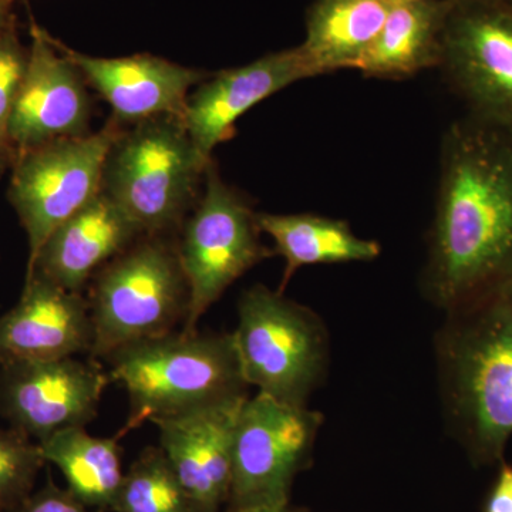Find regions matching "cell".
<instances>
[{"label": "cell", "instance_id": "6da1fadb", "mask_svg": "<svg viewBox=\"0 0 512 512\" xmlns=\"http://www.w3.org/2000/svg\"><path fill=\"white\" fill-rule=\"evenodd\" d=\"M421 293L443 313L512 288V133L466 116L441 144Z\"/></svg>", "mask_w": 512, "mask_h": 512}, {"label": "cell", "instance_id": "7a4b0ae2", "mask_svg": "<svg viewBox=\"0 0 512 512\" xmlns=\"http://www.w3.org/2000/svg\"><path fill=\"white\" fill-rule=\"evenodd\" d=\"M434 357L448 431L477 466L503 463L512 437V288L444 313Z\"/></svg>", "mask_w": 512, "mask_h": 512}, {"label": "cell", "instance_id": "3957f363", "mask_svg": "<svg viewBox=\"0 0 512 512\" xmlns=\"http://www.w3.org/2000/svg\"><path fill=\"white\" fill-rule=\"evenodd\" d=\"M111 382L126 387L130 416L121 436L150 421L173 419L248 397L232 333L171 332L111 353Z\"/></svg>", "mask_w": 512, "mask_h": 512}, {"label": "cell", "instance_id": "277c9868", "mask_svg": "<svg viewBox=\"0 0 512 512\" xmlns=\"http://www.w3.org/2000/svg\"><path fill=\"white\" fill-rule=\"evenodd\" d=\"M212 161L198 153L181 117H156L124 127L109 150L101 191L144 235H171L200 198Z\"/></svg>", "mask_w": 512, "mask_h": 512}, {"label": "cell", "instance_id": "5b68a950", "mask_svg": "<svg viewBox=\"0 0 512 512\" xmlns=\"http://www.w3.org/2000/svg\"><path fill=\"white\" fill-rule=\"evenodd\" d=\"M93 357L107 359L131 343L174 332L187 320L190 286L170 235H146L94 276L87 299Z\"/></svg>", "mask_w": 512, "mask_h": 512}, {"label": "cell", "instance_id": "8992f818", "mask_svg": "<svg viewBox=\"0 0 512 512\" xmlns=\"http://www.w3.org/2000/svg\"><path fill=\"white\" fill-rule=\"evenodd\" d=\"M232 335L249 386L279 402L308 406L329 367V332L318 313L258 284L242 292Z\"/></svg>", "mask_w": 512, "mask_h": 512}, {"label": "cell", "instance_id": "52a82bcc", "mask_svg": "<svg viewBox=\"0 0 512 512\" xmlns=\"http://www.w3.org/2000/svg\"><path fill=\"white\" fill-rule=\"evenodd\" d=\"M204 183L197 204L178 229V256L190 286L185 333L195 332L201 316L237 279L275 255L274 248L262 242L258 212L244 194L222 180L214 161Z\"/></svg>", "mask_w": 512, "mask_h": 512}, {"label": "cell", "instance_id": "ba28073f", "mask_svg": "<svg viewBox=\"0 0 512 512\" xmlns=\"http://www.w3.org/2000/svg\"><path fill=\"white\" fill-rule=\"evenodd\" d=\"M124 127L111 116L97 133L60 138L18 154L10 168L8 198L28 234V262L60 224L99 194L107 154Z\"/></svg>", "mask_w": 512, "mask_h": 512}, {"label": "cell", "instance_id": "9c48e42d", "mask_svg": "<svg viewBox=\"0 0 512 512\" xmlns=\"http://www.w3.org/2000/svg\"><path fill=\"white\" fill-rule=\"evenodd\" d=\"M323 414L264 393L247 397L234 434L232 510L289 504L293 481L308 468Z\"/></svg>", "mask_w": 512, "mask_h": 512}, {"label": "cell", "instance_id": "30bf717a", "mask_svg": "<svg viewBox=\"0 0 512 512\" xmlns=\"http://www.w3.org/2000/svg\"><path fill=\"white\" fill-rule=\"evenodd\" d=\"M439 69L467 116L512 133V3L451 0Z\"/></svg>", "mask_w": 512, "mask_h": 512}, {"label": "cell", "instance_id": "8fae6325", "mask_svg": "<svg viewBox=\"0 0 512 512\" xmlns=\"http://www.w3.org/2000/svg\"><path fill=\"white\" fill-rule=\"evenodd\" d=\"M111 382L97 362L74 357L0 365V413L12 429L40 441L96 419Z\"/></svg>", "mask_w": 512, "mask_h": 512}, {"label": "cell", "instance_id": "7c38bea8", "mask_svg": "<svg viewBox=\"0 0 512 512\" xmlns=\"http://www.w3.org/2000/svg\"><path fill=\"white\" fill-rule=\"evenodd\" d=\"M87 86L62 42L32 20L28 66L10 123L16 157L60 138L87 136L92 119Z\"/></svg>", "mask_w": 512, "mask_h": 512}, {"label": "cell", "instance_id": "4fadbf2b", "mask_svg": "<svg viewBox=\"0 0 512 512\" xmlns=\"http://www.w3.org/2000/svg\"><path fill=\"white\" fill-rule=\"evenodd\" d=\"M315 77L301 47L269 53L255 62L205 79L185 104L183 124L205 160L235 134L239 117L291 84Z\"/></svg>", "mask_w": 512, "mask_h": 512}, {"label": "cell", "instance_id": "5bb4252c", "mask_svg": "<svg viewBox=\"0 0 512 512\" xmlns=\"http://www.w3.org/2000/svg\"><path fill=\"white\" fill-rule=\"evenodd\" d=\"M245 400L154 423L160 431L161 450L195 512H220L229 501L235 426Z\"/></svg>", "mask_w": 512, "mask_h": 512}, {"label": "cell", "instance_id": "9a60e30c", "mask_svg": "<svg viewBox=\"0 0 512 512\" xmlns=\"http://www.w3.org/2000/svg\"><path fill=\"white\" fill-rule=\"evenodd\" d=\"M89 301L40 276H29L19 302L0 318V365L92 353Z\"/></svg>", "mask_w": 512, "mask_h": 512}, {"label": "cell", "instance_id": "2e32d148", "mask_svg": "<svg viewBox=\"0 0 512 512\" xmlns=\"http://www.w3.org/2000/svg\"><path fill=\"white\" fill-rule=\"evenodd\" d=\"M62 47L87 84L110 104L111 116L124 126L156 117H183L191 87L205 80L200 70L147 53L103 59L83 55L63 43Z\"/></svg>", "mask_w": 512, "mask_h": 512}, {"label": "cell", "instance_id": "e0dca14e", "mask_svg": "<svg viewBox=\"0 0 512 512\" xmlns=\"http://www.w3.org/2000/svg\"><path fill=\"white\" fill-rule=\"evenodd\" d=\"M141 237L146 235L126 212L100 191L47 237L28 262L26 278L40 276L67 291L82 293L104 265Z\"/></svg>", "mask_w": 512, "mask_h": 512}, {"label": "cell", "instance_id": "ac0fdd59", "mask_svg": "<svg viewBox=\"0 0 512 512\" xmlns=\"http://www.w3.org/2000/svg\"><path fill=\"white\" fill-rule=\"evenodd\" d=\"M451 0H412L390 6L382 30L357 70L363 76L402 80L439 69Z\"/></svg>", "mask_w": 512, "mask_h": 512}, {"label": "cell", "instance_id": "d6986e66", "mask_svg": "<svg viewBox=\"0 0 512 512\" xmlns=\"http://www.w3.org/2000/svg\"><path fill=\"white\" fill-rule=\"evenodd\" d=\"M386 0H316L301 50L315 76L357 69L389 15Z\"/></svg>", "mask_w": 512, "mask_h": 512}, {"label": "cell", "instance_id": "ffe728a7", "mask_svg": "<svg viewBox=\"0 0 512 512\" xmlns=\"http://www.w3.org/2000/svg\"><path fill=\"white\" fill-rule=\"evenodd\" d=\"M258 224L262 234L274 239L275 255L286 262L279 292L303 266L370 262L382 254L379 242L357 237L349 222L338 218L258 212Z\"/></svg>", "mask_w": 512, "mask_h": 512}, {"label": "cell", "instance_id": "44dd1931", "mask_svg": "<svg viewBox=\"0 0 512 512\" xmlns=\"http://www.w3.org/2000/svg\"><path fill=\"white\" fill-rule=\"evenodd\" d=\"M116 437H94L86 427L57 431L37 441L46 463L55 464L72 491L87 508L113 511L124 473Z\"/></svg>", "mask_w": 512, "mask_h": 512}, {"label": "cell", "instance_id": "7402d4cb", "mask_svg": "<svg viewBox=\"0 0 512 512\" xmlns=\"http://www.w3.org/2000/svg\"><path fill=\"white\" fill-rule=\"evenodd\" d=\"M114 512H195L161 447L140 454L124 473Z\"/></svg>", "mask_w": 512, "mask_h": 512}, {"label": "cell", "instance_id": "603a6c76", "mask_svg": "<svg viewBox=\"0 0 512 512\" xmlns=\"http://www.w3.org/2000/svg\"><path fill=\"white\" fill-rule=\"evenodd\" d=\"M46 460L39 443L16 429L0 430V508H16L32 494Z\"/></svg>", "mask_w": 512, "mask_h": 512}, {"label": "cell", "instance_id": "cb8c5ba5", "mask_svg": "<svg viewBox=\"0 0 512 512\" xmlns=\"http://www.w3.org/2000/svg\"><path fill=\"white\" fill-rule=\"evenodd\" d=\"M29 47L20 42L16 22L0 29V175L12 168L16 150L10 123L28 66Z\"/></svg>", "mask_w": 512, "mask_h": 512}, {"label": "cell", "instance_id": "d4e9b609", "mask_svg": "<svg viewBox=\"0 0 512 512\" xmlns=\"http://www.w3.org/2000/svg\"><path fill=\"white\" fill-rule=\"evenodd\" d=\"M15 512H89V508L72 491L63 490L49 481L46 487L19 504Z\"/></svg>", "mask_w": 512, "mask_h": 512}, {"label": "cell", "instance_id": "484cf974", "mask_svg": "<svg viewBox=\"0 0 512 512\" xmlns=\"http://www.w3.org/2000/svg\"><path fill=\"white\" fill-rule=\"evenodd\" d=\"M484 512H512V466L501 463Z\"/></svg>", "mask_w": 512, "mask_h": 512}, {"label": "cell", "instance_id": "4316f807", "mask_svg": "<svg viewBox=\"0 0 512 512\" xmlns=\"http://www.w3.org/2000/svg\"><path fill=\"white\" fill-rule=\"evenodd\" d=\"M13 2L15 0H0V29L16 22L15 15H13Z\"/></svg>", "mask_w": 512, "mask_h": 512}, {"label": "cell", "instance_id": "83f0119b", "mask_svg": "<svg viewBox=\"0 0 512 512\" xmlns=\"http://www.w3.org/2000/svg\"><path fill=\"white\" fill-rule=\"evenodd\" d=\"M229 512H308L302 508H293L291 505H275V507H252L242 508V510H232Z\"/></svg>", "mask_w": 512, "mask_h": 512}, {"label": "cell", "instance_id": "f1b7e54d", "mask_svg": "<svg viewBox=\"0 0 512 512\" xmlns=\"http://www.w3.org/2000/svg\"><path fill=\"white\" fill-rule=\"evenodd\" d=\"M390 5H396V3L412 2V0H386Z\"/></svg>", "mask_w": 512, "mask_h": 512}, {"label": "cell", "instance_id": "f546056e", "mask_svg": "<svg viewBox=\"0 0 512 512\" xmlns=\"http://www.w3.org/2000/svg\"><path fill=\"white\" fill-rule=\"evenodd\" d=\"M487 2L512 3V0H487Z\"/></svg>", "mask_w": 512, "mask_h": 512}, {"label": "cell", "instance_id": "4dcf8cb0", "mask_svg": "<svg viewBox=\"0 0 512 512\" xmlns=\"http://www.w3.org/2000/svg\"><path fill=\"white\" fill-rule=\"evenodd\" d=\"M2 511H3V508H0V512H2Z\"/></svg>", "mask_w": 512, "mask_h": 512}]
</instances>
